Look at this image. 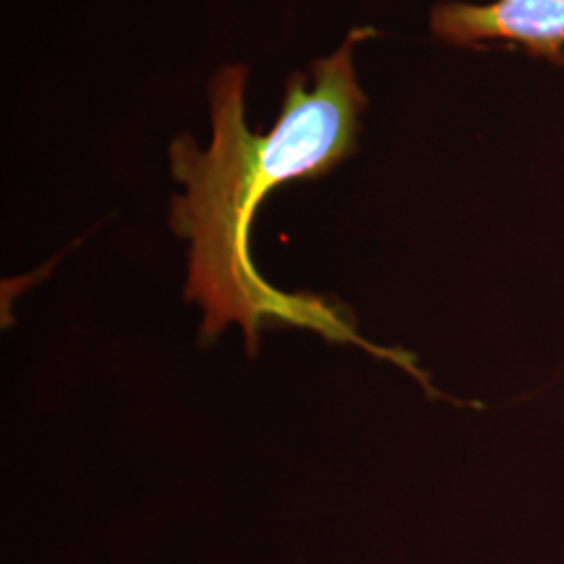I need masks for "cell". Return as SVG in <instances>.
Wrapping results in <instances>:
<instances>
[{
  "instance_id": "obj_1",
  "label": "cell",
  "mask_w": 564,
  "mask_h": 564,
  "mask_svg": "<svg viewBox=\"0 0 564 564\" xmlns=\"http://www.w3.org/2000/svg\"><path fill=\"white\" fill-rule=\"evenodd\" d=\"M375 34V28H356L335 53L289 76L281 116L263 134H253L245 118L247 65H223L207 86L209 147L202 149L191 134L170 144L172 174L186 188L172 202V228L191 242L186 300L202 305L207 339L237 323L256 351L260 326L281 321L362 343L341 310L263 281L249 258V228L272 191L324 176L356 153L368 97L354 55Z\"/></svg>"
},
{
  "instance_id": "obj_2",
  "label": "cell",
  "mask_w": 564,
  "mask_h": 564,
  "mask_svg": "<svg viewBox=\"0 0 564 564\" xmlns=\"http://www.w3.org/2000/svg\"><path fill=\"white\" fill-rule=\"evenodd\" d=\"M429 25L433 36L449 46H512L552 65H564V0H494L487 4L444 0L433 7Z\"/></svg>"
}]
</instances>
